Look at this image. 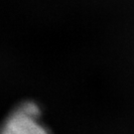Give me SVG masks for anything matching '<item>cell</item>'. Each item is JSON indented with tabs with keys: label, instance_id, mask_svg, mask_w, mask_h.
I'll return each mask as SVG.
<instances>
[{
	"label": "cell",
	"instance_id": "cell-1",
	"mask_svg": "<svg viewBox=\"0 0 134 134\" xmlns=\"http://www.w3.org/2000/svg\"><path fill=\"white\" fill-rule=\"evenodd\" d=\"M39 109L34 103L25 102L3 122L0 134H50L38 121Z\"/></svg>",
	"mask_w": 134,
	"mask_h": 134
}]
</instances>
